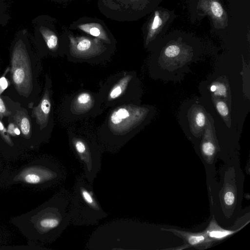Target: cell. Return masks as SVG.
Listing matches in <instances>:
<instances>
[{
    "instance_id": "6da1fadb",
    "label": "cell",
    "mask_w": 250,
    "mask_h": 250,
    "mask_svg": "<svg viewBox=\"0 0 250 250\" xmlns=\"http://www.w3.org/2000/svg\"><path fill=\"white\" fill-rule=\"evenodd\" d=\"M107 216L94 194L92 185L84 176L77 178L71 199V223L93 225Z\"/></svg>"
},
{
    "instance_id": "7a4b0ae2",
    "label": "cell",
    "mask_w": 250,
    "mask_h": 250,
    "mask_svg": "<svg viewBox=\"0 0 250 250\" xmlns=\"http://www.w3.org/2000/svg\"><path fill=\"white\" fill-rule=\"evenodd\" d=\"M10 77L19 94L27 97L33 88V75L29 57L21 41L16 43L12 51Z\"/></svg>"
},
{
    "instance_id": "3957f363",
    "label": "cell",
    "mask_w": 250,
    "mask_h": 250,
    "mask_svg": "<svg viewBox=\"0 0 250 250\" xmlns=\"http://www.w3.org/2000/svg\"><path fill=\"white\" fill-rule=\"evenodd\" d=\"M71 145L83 166L85 179L92 185L101 169V152L97 146L81 138L73 137Z\"/></svg>"
},
{
    "instance_id": "277c9868",
    "label": "cell",
    "mask_w": 250,
    "mask_h": 250,
    "mask_svg": "<svg viewBox=\"0 0 250 250\" xmlns=\"http://www.w3.org/2000/svg\"><path fill=\"white\" fill-rule=\"evenodd\" d=\"M66 172L63 167H49L42 166H34L22 170L14 178L31 184H41L57 181L64 180Z\"/></svg>"
},
{
    "instance_id": "5b68a950",
    "label": "cell",
    "mask_w": 250,
    "mask_h": 250,
    "mask_svg": "<svg viewBox=\"0 0 250 250\" xmlns=\"http://www.w3.org/2000/svg\"><path fill=\"white\" fill-rule=\"evenodd\" d=\"M197 10L201 15L210 16L215 28L224 29L228 26V15L218 0H199Z\"/></svg>"
},
{
    "instance_id": "8992f818",
    "label": "cell",
    "mask_w": 250,
    "mask_h": 250,
    "mask_svg": "<svg viewBox=\"0 0 250 250\" xmlns=\"http://www.w3.org/2000/svg\"><path fill=\"white\" fill-rule=\"evenodd\" d=\"M161 229L172 232L182 238L189 248L203 250L210 248L215 243L208 238L205 230L200 232H192L175 229L161 228Z\"/></svg>"
},
{
    "instance_id": "52a82bcc",
    "label": "cell",
    "mask_w": 250,
    "mask_h": 250,
    "mask_svg": "<svg viewBox=\"0 0 250 250\" xmlns=\"http://www.w3.org/2000/svg\"><path fill=\"white\" fill-rule=\"evenodd\" d=\"M206 123L204 135L201 144V150L206 162L211 164L219 150V147L209 118H208Z\"/></svg>"
},
{
    "instance_id": "ba28073f",
    "label": "cell",
    "mask_w": 250,
    "mask_h": 250,
    "mask_svg": "<svg viewBox=\"0 0 250 250\" xmlns=\"http://www.w3.org/2000/svg\"><path fill=\"white\" fill-rule=\"evenodd\" d=\"M249 222V221L238 229L235 230H228L221 227L218 224L214 215H213L208 226L205 230L208 238L216 242V241L222 240L237 232L247 225Z\"/></svg>"
},
{
    "instance_id": "9c48e42d",
    "label": "cell",
    "mask_w": 250,
    "mask_h": 250,
    "mask_svg": "<svg viewBox=\"0 0 250 250\" xmlns=\"http://www.w3.org/2000/svg\"><path fill=\"white\" fill-rule=\"evenodd\" d=\"M50 109V100L48 91L46 90L40 103L33 111L37 122L41 128L44 127L47 123Z\"/></svg>"
},
{
    "instance_id": "30bf717a",
    "label": "cell",
    "mask_w": 250,
    "mask_h": 250,
    "mask_svg": "<svg viewBox=\"0 0 250 250\" xmlns=\"http://www.w3.org/2000/svg\"><path fill=\"white\" fill-rule=\"evenodd\" d=\"M169 18V14L167 12L161 13L158 11H156L153 21L150 24L146 38V42H148L160 32L164 24Z\"/></svg>"
},
{
    "instance_id": "8fae6325",
    "label": "cell",
    "mask_w": 250,
    "mask_h": 250,
    "mask_svg": "<svg viewBox=\"0 0 250 250\" xmlns=\"http://www.w3.org/2000/svg\"><path fill=\"white\" fill-rule=\"evenodd\" d=\"M69 39L71 47L79 53L88 51L99 44V41L97 40L84 37L75 38L73 36H70Z\"/></svg>"
},
{
    "instance_id": "7c38bea8",
    "label": "cell",
    "mask_w": 250,
    "mask_h": 250,
    "mask_svg": "<svg viewBox=\"0 0 250 250\" xmlns=\"http://www.w3.org/2000/svg\"><path fill=\"white\" fill-rule=\"evenodd\" d=\"M14 120L22 134L26 138L31 135V125L28 116L23 110L18 111L14 116Z\"/></svg>"
},
{
    "instance_id": "4fadbf2b",
    "label": "cell",
    "mask_w": 250,
    "mask_h": 250,
    "mask_svg": "<svg viewBox=\"0 0 250 250\" xmlns=\"http://www.w3.org/2000/svg\"><path fill=\"white\" fill-rule=\"evenodd\" d=\"M78 28L83 32L105 41L109 39L101 24L98 23H87L78 25Z\"/></svg>"
},
{
    "instance_id": "5bb4252c",
    "label": "cell",
    "mask_w": 250,
    "mask_h": 250,
    "mask_svg": "<svg viewBox=\"0 0 250 250\" xmlns=\"http://www.w3.org/2000/svg\"><path fill=\"white\" fill-rule=\"evenodd\" d=\"M40 32L48 48L50 50H55L58 46V38L51 30L45 27H42Z\"/></svg>"
},
{
    "instance_id": "9a60e30c",
    "label": "cell",
    "mask_w": 250,
    "mask_h": 250,
    "mask_svg": "<svg viewBox=\"0 0 250 250\" xmlns=\"http://www.w3.org/2000/svg\"><path fill=\"white\" fill-rule=\"evenodd\" d=\"M236 191L231 185H226L223 194V201L224 205L230 208L234 205L236 201Z\"/></svg>"
},
{
    "instance_id": "2e32d148",
    "label": "cell",
    "mask_w": 250,
    "mask_h": 250,
    "mask_svg": "<svg viewBox=\"0 0 250 250\" xmlns=\"http://www.w3.org/2000/svg\"><path fill=\"white\" fill-rule=\"evenodd\" d=\"M192 121L195 127L197 129L203 130L207 123V116L205 112L200 108L194 110Z\"/></svg>"
},
{
    "instance_id": "e0dca14e",
    "label": "cell",
    "mask_w": 250,
    "mask_h": 250,
    "mask_svg": "<svg viewBox=\"0 0 250 250\" xmlns=\"http://www.w3.org/2000/svg\"><path fill=\"white\" fill-rule=\"evenodd\" d=\"M129 116L128 110L125 108H120L112 113L110 117V121L113 125H119L126 120Z\"/></svg>"
},
{
    "instance_id": "ac0fdd59",
    "label": "cell",
    "mask_w": 250,
    "mask_h": 250,
    "mask_svg": "<svg viewBox=\"0 0 250 250\" xmlns=\"http://www.w3.org/2000/svg\"><path fill=\"white\" fill-rule=\"evenodd\" d=\"M182 54V49L179 45L171 44L166 48L164 52L165 57L167 59L176 58Z\"/></svg>"
},
{
    "instance_id": "d6986e66",
    "label": "cell",
    "mask_w": 250,
    "mask_h": 250,
    "mask_svg": "<svg viewBox=\"0 0 250 250\" xmlns=\"http://www.w3.org/2000/svg\"><path fill=\"white\" fill-rule=\"evenodd\" d=\"M215 85V90L212 93L215 97L227 98L228 96V89L227 85L221 82H216L213 83Z\"/></svg>"
},
{
    "instance_id": "ffe728a7",
    "label": "cell",
    "mask_w": 250,
    "mask_h": 250,
    "mask_svg": "<svg viewBox=\"0 0 250 250\" xmlns=\"http://www.w3.org/2000/svg\"><path fill=\"white\" fill-rule=\"evenodd\" d=\"M215 106L218 112L224 119L229 117V109L227 104L224 101H216Z\"/></svg>"
},
{
    "instance_id": "44dd1931",
    "label": "cell",
    "mask_w": 250,
    "mask_h": 250,
    "mask_svg": "<svg viewBox=\"0 0 250 250\" xmlns=\"http://www.w3.org/2000/svg\"><path fill=\"white\" fill-rule=\"evenodd\" d=\"M0 135L3 140L10 146H13V143L3 123L0 121Z\"/></svg>"
},
{
    "instance_id": "7402d4cb",
    "label": "cell",
    "mask_w": 250,
    "mask_h": 250,
    "mask_svg": "<svg viewBox=\"0 0 250 250\" xmlns=\"http://www.w3.org/2000/svg\"><path fill=\"white\" fill-rule=\"evenodd\" d=\"M8 134L13 136H18L21 134V130L16 124L10 123L7 127Z\"/></svg>"
},
{
    "instance_id": "603a6c76",
    "label": "cell",
    "mask_w": 250,
    "mask_h": 250,
    "mask_svg": "<svg viewBox=\"0 0 250 250\" xmlns=\"http://www.w3.org/2000/svg\"><path fill=\"white\" fill-rule=\"evenodd\" d=\"M77 100L79 104H85L90 102L91 100V96L90 94L87 93H82L78 96Z\"/></svg>"
},
{
    "instance_id": "cb8c5ba5",
    "label": "cell",
    "mask_w": 250,
    "mask_h": 250,
    "mask_svg": "<svg viewBox=\"0 0 250 250\" xmlns=\"http://www.w3.org/2000/svg\"><path fill=\"white\" fill-rule=\"evenodd\" d=\"M10 112L7 109L5 104L0 97V118L2 119L3 117L10 115Z\"/></svg>"
},
{
    "instance_id": "d4e9b609",
    "label": "cell",
    "mask_w": 250,
    "mask_h": 250,
    "mask_svg": "<svg viewBox=\"0 0 250 250\" xmlns=\"http://www.w3.org/2000/svg\"><path fill=\"white\" fill-rule=\"evenodd\" d=\"M8 86L7 79L2 76L0 78V95L5 90Z\"/></svg>"
},
{
    "instance_id": "484cf974",
    "label": "cell",
    "mask_w": 250,
    "mask_h": 250,
    "mask_svg": "<svg viewBox=\"0 0 250 250\" xmlns=\"http://www.w3.org/2000/svg\"><path fill=\"white\" fill-rule=\"evenodd\" d=\"M133 0V1H134V0Z\"/></svg>"
}]
</instances>
